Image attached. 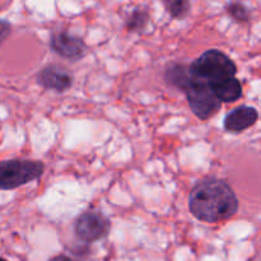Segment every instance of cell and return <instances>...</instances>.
Returning a JSON list of instances; mask_svg holds the SVG:
<instances>
[{"mask_svg":"<svg viewBox=\"0 0 261 261\" xmlns=\"http://www.w3.org/2000/svg\"><path fill=\"white\" fill-rule=\"evenodd\" d=\"M189 211L199 221L218 223L237 213L239 199L227 181L205 178L199 181L190 191Z\"/></svg>","mask_w":261,"mask_h":261,"instance_id":"obj_1","label":"cell"},{"mask_svg":"<svg viewBox=\"0 0 261 261\" xmlns=\"http://www.w3.org/2000/svg\"><path fill=\"white\" fill-rule=\"evenodd\" d=\"M191 79L204 82L209 87L233 78L237 74V66L228 55L221 50L212 48L201 54L196 60L189 64Z\"/></svg>","mask_w":261,"mask_h":261,"instance_id":"obj_2","label":"cell"},{"mask_svg":"<svg viewBox=\"0 0 261 261\" xmlns=\"http://www.w3.org/2000/svg\"><path fill=\"white\" fill-rule=\"evenodd\" d=\"M45 172L41 161L8 160L0 162V190H14L38 180Z\"/></svg>","mask_w":261,"mask_h":261,"instance_id":"obj_3","label":"cell"},{"mask_svg":"<svg viewBox=\"0 0 261 261\" xmlns=\"http://www.w3.org/2000/svg\"><path fill=\"white\" fill-rule=\"evenodd\" d=\"M184 93L188 98L191 111L198 119L203 120V121L213 117L222 107L221 101L217 98L208 84L191 79V76L189 84L184 89Z\"/></svg>","mask_w":261,"mask_h":261,"instance_id":"obj_4","label":"cell"},{"mask_svg":"<svg viewBox=\"0 0 261 261\" xmlns=\"http://www.w3.org/2000/svg\"><path fill=\"white\" fill-rule=\"evenodd\" d=\"M110 219L101 212L96 211L83 212L74 222V233L84 244H93L103 240L110 233Z\"/></svg>","mask_w":261,"mask_h":261,"instance_id":"obj_5","label":"cell"},{"mask_svg":"<svg viewBox=\"0 0 261 261\" xmlns=\"http://www.w3.org/2000/svg\"><path fill=\"white\" fill-rule=\"evenodd\" d=\"M51 50L70 61H78L87 54V45L81 37L69 32H56L50 38Z\"/></svg>","mask_w":261,"mask_h":261,"instance_id":"obj_6","label":"cell"},{"mask_svg":"<svg viewBox=\"0 0 261 261\" xmlns=\"http://www.w3.org/2000/svg\"><path fill=\"white\" fill-rule=\"evenodd\" d=\"M36 79L42 88L58 92V93H65L66 91H69L73 86L74 81L73 75L65 68L56 65V64L43 66L38 71Z\"/></svg>","mask_w":261,"mask_h":261,"instance_id":"obj_7","label":"cell"},{"mask_svg":"<svg viewBox=\"0 0 261 261\" xmlns=\"http://www.w3.org/2000/svg\"><path fill=\"white\" fill-rule=\"evenodd\" d=\"M259 119V112L255 107L239 106L232 110L224 117L223 126L226 132L239 134L256 124Z\"/></svg>","mask_w":261,"mask_h":261,"instance_id":"obj_8","label":"cell"},{"mask_svg":"<svg viewBox=\"0 0 261 261\" xmlns=\"http://www.w3.org/2000/svg\"><path fill=\"white\" fill-rule=\"evenodd\" d=\"M209 88L213 91V93L221 101V103L222 102L231 103V102H234L241 98L242 96V84L236 76L226 79V81L214 84V86L209 87Z\"/></svg>","mask_w":261,"mask_h":261,"instance_id":"obj_9","label":"cell"},{"mask_svg":"<svg viewBox=\"0 0 261 261\" xmlns=\"http://www.w3.org/2000/svg\"><path fill=\"white\" fill-rule=\"evenodd\" d=\"M165 79L168 84L175 88L184 92L186 86L190 81V73H189V64L171 63L168 64L165 71Z\"/></svg>","mask_w":261,"mask_h":261,"instance_id":"obj_10","label":"cell"},{"mask_svg":"<svg viewBox=\"0 0 261 261\" xmlns=\"http://www.w3.org/2000/svg\"><path fill=\"white\" fill-rule=\"evenodd\" d=\"M149 23V13L144 9H134L125 20V27L130 32H142Z\"/></svg>","mask_w":261,"mask_h":261,"instance_id":"obj_11","label":"cell"},{"mask_svg":"<svg viewBox=\"0 0 261 261\" xmlns=\"http://www.w3.org/2000/svg\"><path fill=\"white\" fill-rule=\"evenodd\" d=\"M166 10L175 19H184L190 13V0H166Z\"/></svg>","mask_w":261,"mask_h":261,"instance_id":"obj_12","label":"cell"},{"mask_svg":"<svg viewBox=\"0 0 261 261\" xmlns=\"http://www.w3.org/2000/svg\"><path fill=\"white\" fill-rule=\"evenodd\" d=\"M227 13L237 22H247L250 19V10L246 5L240 2L229 3L227 5Z\"/></svg>","mask_w":261,"mask_h":261,"instance_id":"obj_13","label":"cell"},{"mask_svg":"<svg viewBox=\"0 0 261 261\" xmlns=\"http://www.w3.org/2000/svg\"><path fill=\"white\" fill-rule=\"evenodd\" d=\"M10 32H12V25H10V23L8 20L0 19V46L9 37Z\"/></svg>","mask_w":261,"mask_h":261,"instance_id":"obj_14","label":"cell"},{"mask_svg":"<svg viewBox=\"0 0 261 261\" xmlns=\"http://www.w3.org/2000/svg\"><path fill=\"white\" fill-rule=\"evenodd\" d=\"M50 261H76V260L71 259V257L66 256V255H56V256H54L53 259H50Z\"/></svg>","mask_w":261,"mask_h":261,"instance_id":"obj_15","label":"cell"},{"mask_svg":"<svg viewBox=\"0 0 261 261\" xmlns=\"http://www.w3.org/2000/svg\"><path fill=\"white\" fill-rule=\"evenodd\" d=\"M0 261H7L5 259H3V257H0Z\"/></svg>","mask_w":261,"mask_h":261,"instance_id":"obj_16","label":"cell"}]
</instances>
